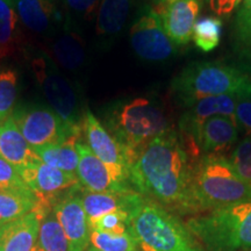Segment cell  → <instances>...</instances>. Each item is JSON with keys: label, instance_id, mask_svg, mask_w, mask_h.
<instances>
[{"label": "cell", "instance_id": "1", "mask_svg": "<svg viewBox=\"0 0 251 251\" xmlns=\"http://www.w3.org/2000/svg\"><path fill=\"white\" fill-rule=\"evenodd\" d=\"M177 129L159 135L144 148L129 170L134 191L177 215H198L193 165Z\"/></svg>", "mask_w": 251, "mask_h": 251}, {"label": "cell", "instance_id": "2", "mask_svg": "<svg viewBox=\"0 0 251 251\" xmlns=\"http://www.w3.org/2000/svg\"><path fill=\"white\" fill-rule=\"evenodd\" d=\"M102 125L124 149L130 166L153 139L174 128L162 102L149 96L111 103Z\"/></svg>", "mask_w": 251, "mask_h": 251}, {"label": "cell", "instance_id": "3", "mask_svg": "<svg viewBox=\"0 0 251 251\" xmlns=\"http://www.w3.org/2000/svg\"><path fill=\"white\" fill-rule=\"evenodd\" d=\"M128 226L141 251H205L179 216L148 198L133 209Z\"/></svg>", "mask_w": 251, "mask_h": 251}, {"label": "cell", "instance_id": "4", "mask_svg": "<svg viewBox=\"0 0 251 251\" xmlns=\"http://www.w3.org/2000/svg\"><path fill=\"white\" fill-rule=\"evenodd\" d=\"M251 85V74L242 67L221 62H194L171 81L175 101L190 107L199 100L241 93Z\"/></svg>", "mask_w": 251, "mask_h": 251}, {"label": "cell", "instance_id": "5", "mask_svg": "<svg viewBox=\"0 0 251 251\" xmlns=\"http://www.w3.org/2000/svg\"><path fill=\"white\" fill-rule=\"evenodd\" d=\"M193 194L200 214L251 200V188L228 157L202 155L193 165Z\"/></svg>", "mask_w": 251, "mask_h": 251}, {"label": "cell", "instance_id": "6", "mask_svg": "<svg viewBox=\"0 0 251 251\" xmlns=\"http://www.w3.org/2000/svg\"><path fill=\"white\" fill-rule=\"evenodd\" d=\"M186 226L207 251L251 249V200L198 214Z\"/></svg>", "mask_w": 251, "mask_h": 251}, {"label": "cell", "instance_id": "7", "mask_svg": "<svg viewBox=\"0 0 251 251\" xmlns=\"http://www.w3.org/2000/svg\"><path fill=\"white\" fill-rule=\"evenodd\" d=\"M31 71L52 111L71 129L83 131V113L79 96L74 84L59 70L48 54L41 52L31 59Z\"/></svg>", "mask_w": 251, "mask_h": 251}, {"label": "cell", "instance_id": "8", "mask_svg": "<svg viewBox=\"0 0 251 251\" xmlns=\"http://www.w3.org/2000/svg\"><path fill=\"white\" fill-rule=\"evenodd\" d=\"M129 40L134 54L148 63L166 62L178 51L163 26L161 14L151 5L139 8L130 27Z\"/></svg>", "mask_w": 251, "mask_h": 251}, {"label": "cell", "instance_id": "9", "mask_svg": "<svg viewBox=\"0 0 251 251\" xmlns=\"http://www.w3.org/2000/svg\"><path fill=\"white\" fill-rule=\"evenodd\" d=\"M12 118L33 149L59 143L69 137H80L83 133L68 127L51 108L46 106L31 105L14 109Z\"/></svg>", "mask_w": 251, "mask_h": 251}, {"label": "cell", "instance_id": "10", "mask_svg": "<svg viewBox=\"0 0 251 251\" xmlns=\"http://www.w3.org/2000/svg\"><path fill=\"white\" fill-rule=\"evenodd\" d=\"M83 131L85 134L86 144L105 164L113 178L122 186L131 188L129 183L130 165L124 149L90 109L85 111Z\"/></svg>", "mask_w": 251, "mask_h": 251}, {"label": "cell", "instance_id": "11", "mask_svg": "<svg viewBox=\"0 0 251 251\" xmlns=\"http://www.w3.org/2000/svg\"><path fill=\"white\" fill-rule=\"evenodd\" d=\"M80 185L70 190L67 196L56 200L52 211L67 236L69 251H86L90 243V227L80 194Z\"/></svg>", "mask_w": 251, "mask_h": 251}, {"label": "cell", "instance_id": "12", "mask_svg": "<svg viewBox=\"0 0 251 251\" xmlns=\"http://www.w3.org/2000/svg\"><path fill=\"white\" fill-rule=\"evenodd\" d=\"M21 177L40 202L55 205L56 196L79 185L77 176L52 168L43 162L20 169Z\"/></svg>", "mask_w": 251, "mask_h": 251}, {"label": "cell", "instance_id": "13", "mask_svg": "<svg viewBox=\"0 0 251 251\" xmlns=\"http://www.w3.org/2000/svg\"><path fill=\"white\" fill-rule=\"evenodd\" d=\"M206 0H170L161 6L159 12L163 26L177 47L186 46L192 40L202 5Z\"/></svg>", "mask_w": 251, "mask_h": 251}, {"label": "cell", "instance_id": "14", "mask_svg": "<svg viewBox=\"0 0 251 251\" xmlns=\"http://www.w3.org/2000/svg\"><path fill=\"white\" fill-rule=\"evenodd\" d=\"M76 149L79 156L77 178L80 186L90 192H128L133 188L122 186L113 178L105 164L92 152L86 142L78 140Z\"/></svg>", "mask_w": 251, "mask_h": 251}, {"label": "cell", "instance_id": "15", "mask_svg": "<svg viewBox=\"0 0 251 251\" xmlns=\"http://www.w3.org/2000/svg\"><path fill=\"white\" fill-rule=\"evenodd\" d=\"M236 119L216 115L203 122L198 134L197 144L201 155H220L231 151L238 140Z\"/></svg>", "mask_w": 251, "mask_h": 251}, {"label": "cell", "instance_id": "16", "mask_svg": "<svg viewBox=\"0 0 251 251\" xmlns=\"http://www.w3.org/2000/svg\"><path fill=\"white\" fill-rule=\"evenodd\" d=\"M14 5L20 23L35 34L54 35L64 23L55 0H14Z\"/></svg>", "mask_w": 251, "mask_h": 251}, {"label": "cell", "instance_id": "17", "mask_svg": "<svg viewBox=\"0 0 251 251\" xmlns=\"http://www.w3.org/2000/svg\"><path fill=\"white\" fill-rule=\"evenodd\" d=\"M80 197L90 229L97 220L109 213L127 212L130 215L143 198L136 191L97 193L86 190H80Z\"/></svg>", "mask_w": 251, "mask_h": 251}, {"label": "cell", "instance_id": "18", "mask_svg": "<svg viewBox=\"0 0 251 251\" xmlns=\"http://www.w3.org/2000/svg\"><path fill=\"white\" fill-rule=\"evenodd\" d=\"M61 33L55 34L56 37L51 45L55 61L57 65L69 72H78L86 63V50L83 37L76 29V24L64 14V23Z\"/></svg>", "mask_w": 251, "mask_h": 251}, {"label": "cell", "instance_id": "19", "mask_svg": "<svg viewBox=\"0 0 251 251\" xmlns=\"http://www.w3.org/2000/svg\"><path fill=\"white\" fill-rule=\"evenodd\" d=\"M40 216L35 211L0 227V251H33L37 246Z\"/></svg>", "mask_w": 251, "mask_h": 251}, {"label": "cell", "instance_id": "20", "mask_svg": "<svg viewBox=\"0 0 251 251\" xmlns=\"http://www.w3.org/2000/svg\"><path fill=\"white\" fill-rule=\"evenodd\" d=\"M0 156L18 170L42 162L9 117L0 127Z\"/></svg>", "mask_w": 251, "mask_h": 251}, {"label": "cell", "instance_id": "21", "mask_svg": "<svg viewBox=\"0 0 251 251\" xmlns=\"http://www.w3.org/2000/svg\"><path fill=\"white\" fill-rule=\"evenodd\" d=\"M134 0H101L97 11V34L113 39L124 29L129 18Z\"/></svg>", "mask_w": 251, "mask_h": 251}, {"label": "cell", "instance_id": "22", "mask_svg": "<svg viewBox=\"0 0 251 251\" xmlns=\"http://www.w3.org/2000/svg\"><path fill=\"white\" fill-rule=\"evenodd\" d=\"M231 46L241 67L251 70V0H243L235 13Z\"/></svg>", "mask_w": 251, "mask_h": 251}, {"label": "cell", "instance_id": "23", "mask_svg": "<svg viewBox=\"0 0 251 251\" xmlns=\"http://www.w3.org/2000/svg\"><path fill=\"white\" fill-rule=\"evenodd\" d=\"M78 140L79 137L77 136L69 137L59 143L49 144L42 148L34 149V151L45 164L67 172V174L77 176L78 163H79V156L76 149Z\"/></svg>", "mask_w": 251, "mask_h": 251}, {"label": "cell", "instance_id": "24", "mask_svg": "<svg viewBox=\"0 0 251 251\" xmlns=\"http://www.w3.org/2000/svg\"><path fill=\"white\" fill-rule=\"evenodd\" d=\"M37 201L31 190L0 191V227L33 212Z\"/></svg>", "mask_w": 251, "mask_h": 251}, {"label": "cell", "instance_id": "25", "mask_svg": "<svg viewBox=\"0 0 251 251\" xmlns=\"http://www.w3.org/2000/svg\"><path fill=\"white\" fill-rule=\"evenodd\" d=\"M20 24L14 0H0V59L8 57L18 48Z\"/></svg>", "mask_w": 251, "mask_h": 251}, {"label": "cell", "instance_id": "26", "mask_svg": "<svg viewBox=\"0 0 251 251\" xmlns=\"http://www.w3.org/2000/svg\"><path fill=\"white\" fill-rule=\"evenodd\" d=\"M37 247L41 251H69L67 236L54 211L41 219Z\"/></svg>", "mask_w": 251, "mask_h": 251}, {"label": "cell", "instance_id": "27", "mask_svg": "<svg viewBox=\"0 0 251 251\" xmlns=\"http://www.w3.org/2000/svg\"><path fill=\"white\" fill-rule=\"evenodd\" d=\"M222 21L218 17L201 19L196 24L192 34L194 45L203 52L213 51L220 45Z\"/></svg>", "mask_w": 251, "mask_h": 251}, {"label": "cell", "instance_id": "28", "mask_svg": "<svg viewBox=\"0 0 251 251\" xmlns=\"http://www.w3.org/2000/svg\"><path fill=\"white\" fill-rule=\"evenodd\" d=\"M90 243L99 251H137V242L128 230L124 234H111L105 231L91 230Z\"/></svg>", "mask_w": 251, "mask_h": 251}, {"label": "cell", "instance_id": "29", "mask_svg": "<svg viewBox=\"0 0 251 251\" xmlns=\"http://www.w3.org/2000/svg\"><path fill=\"white\" fill-rule=\"evenodd\" d=\"M18 96V75L12 69L0 71V120L12 117Z\"/></svg>", "mask_w": 251, "mask_h": 251}, {"label": "cell", "instance_id": "30", "mask_svg": "<svg viewBox=\"0 0 251 251\" xmlns=\"http://www.w3.org/2000/svg\"><path fill=\"white\" fill-rule=\"evenodd\" d=\"M229 161L237 175L251 188V136H246L235 146Z\"/></svg>", "mask_w": 251, "mask_h": 251}, {"label": "cell", "instance_id": "31", "mask_svg": "<svg viewBox=\"0 0 251 251\" xmlns=\"http://www.w3.org/2000/svg\"><path fill=\"white\" fill-rule=\"evenodd\" d=\"M129 213L114 212L101 216L94 222L90 230L105 231L111 234H124L129 230Z\"/></svg>", "mask_w": 251, "mask_h": 251}, {"label": "cell", "instance_id": "32", "mask_svg": "<svg viewBox=\"0 0 251 251\" xmlns=\"http://www.w3.org/2000/svg\"><path fill=\"white\" fill-rule=\"evenodd\" d=\"M30 190L14 165L0 156V191Z\"/></svg>", "mask_w": 251, "mask_h": 251}, {"label": "cell", "instance_id": "33", "mask_svg": "<svg viewBox=\"0 0 251 251\" xmlns=\"http://www.w3.org/2000/svg\"><path fill=\"white\" fill-rule=\"evenodd\" d=\"M235 119L240 131H243L246 136H251V85L238 93Z\"/></svg>", "mask_w": 251, "mask_h": 251}, {"label": "cell", "instance_id": "34", "mask_svg": "<svg viewBox=\"0 0 251 251\" xmlns=\"http://www.w3.org/2000/svg\"><path fill=\"white\" fill-rule=\"evenodd\" d=\"M101 0H63L65 15L74 23L76 20H86L99 7Z\"/></svg>", "mask_w": 251, "mask_h": 251}, {"label": "cell", "instance_id": "35", "mask_svg": "<svg viewBox=\"0 0 251 251\" xmlns=\"http://www.w3.org/2000/svg\"><path fill=\"white\" fill-rule=\"evenodd\" d=\"M243 0H206L208 7L218 18H227L236 11Z\"/></svg>", "mask_w": 251, "mask_h": 251}, {"label": "cell", "instance_id": "36", "mask_svg": "<svg viewBox=\"0 0 251 251\" xmlns=\"http://www.w3.org/2000/svg\"><path fill=\"white\" fill-rule=\"evenodd\" d=\"M146 1H149V2H151V4L157 5V6H163V5H165L168 1H170V0H146Z\"/></svg>", "mask_w": 251, "mask_h": 251}, {"label": "cell", "instance_id": "37", "mask_svg": "<svg viewBox=\"0 0 251 251\" xmlns=\"http://www.w3.org/2000/svg\"><path fill=\"white\" fill-rule=\"evenodd\" d=\"M86 251H99V250L96 249V248H93V247H90L89 249H86Z\"/></svg>", "mask_w": 251, "mask_h": 251}, {"label": "cell", "instance_id": "38", "mask_svg": "<svg viewBox=\"0 0 251 251\" xmlns=\"http://www.w3.org/2000/svg\"><path fill=\"white\" fill-rule=\"evenodd\" d=\"M33 251H41V250L39 249V247H37V246H36V248H35V249H34Z\"/></svg>", "mask_w": 251, "mask_h": 251}, {"label": "cell", "instance_id": "39", "mask_svg": "<svg viewBox=\"0 0 251 251\" xmlns=\"http://www.w3.org/2000/svg\"><path fill=\"white\" fill-rule=\"evenodd\" d=\"M2 124H4V122H2L1 120H0V127H1V125H2Z\"/></svg>", "mask_w": 251, "mask_h": 251}]
</instances>
